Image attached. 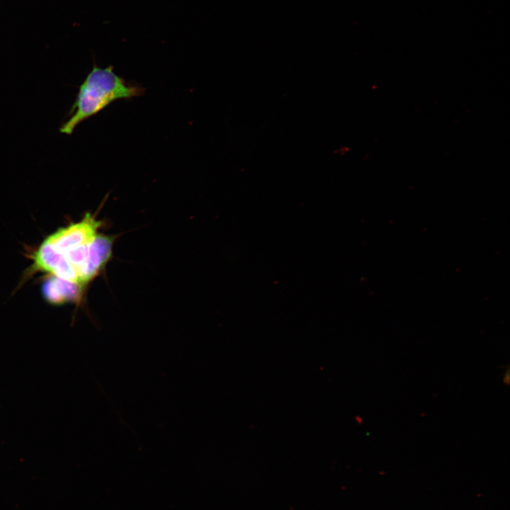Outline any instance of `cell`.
I'll return each mask as SVG.
<instances>
[{"mask_svg":"<svg viewBox=\"0 0 510 510\" xmlns=\"http://www.w3.org/2000/svg\"><path fill=\"white\" fill-rule=\"evenodd\" d=\"M32 258L33 271L47 273L50 275L79 283L75 268L69 263L62 253L57 251L45 240L33 253Z\"/></svg>","mask_w":510,"mask_h":510,"instance_id":"obj_3","label":"cell"},{"mask_svg":"<svg viewBox=\"0 0 510 510\" xmlns=\"http://www.w3.org/2000/svg\"><path fill=\"white\" fill-rule=\"evenodd\" d=\"M114 237L98 234L88 246L85 263L78 271L79 282L86 286L100 274L113 254Z\"/></svg>","mask_w":510,"mask_h":510,"instance_id":"obj_4","label":"cell"},{"mask_svg":"<svg viewBox=\"0 0 510 510\" xmlns=\"http://www.w3.org/2000/svg\"><path fill=\"white\" fill-rule=\"evenodd\" d=\"M144 92L142 86L128 84L117 75L112 66L101 68L94 64L80 85L69 112V117L60 126V132L72 135L80 123L96 115L113 101L137 97Z\"/></svg>","mask_w":510,"mask_h":510,"instance_id":"obj_1","label":"cell"},{"mask_svg":"<svg viewBox=\"0 0 510 510\" xmlns=\"http://www.w3.org/2000/svg\"><path fill=\"white\" fill-rule=\"evenodd\" d=\"M101 225V221L86 213L81 220L58 229L45 240L57 251L64 253L73 247L89 244L98 234Z\"/></svg>","mask_w":510,"mask_h":510,"instance_id":"obj_2","label":"cell"},{"mask_svg":"<svg viewBox=\"0 0 510 510\" xmlns=\"http://www.w3.org/2000/svg\"><path fill=\"white\" fill-rule=\"evenodd\" d=\"M85 286L50 275L42 283L41 292L44 299L51 305L68 302L79 303L83 298Z\"/></svg>","mask_w":510,"mask_h":510,"instance_id":"obj_5","label":"cell"}]
</instances>
